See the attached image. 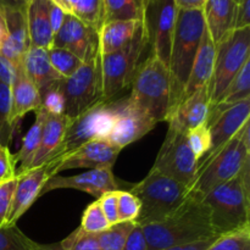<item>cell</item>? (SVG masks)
Listing matches in <instances>:
<instances>
[{
	"label": "cell",
	"mask_w": 250,
	"mask_h": 250,
	"mask_svg": "<svg viewBox=\"0 0 250 250\" xmlns=\"http://www.w3.org/2000/svg\"><path fill=\"white\" fill-rule=\"evenodd\" d=\"M248 98H250V60L244 63L214 104H234Z\"/></svg>",
	"instance_id": "4dcf8cb0"
},
{
	"label": "cell",
	"mask_w": 250,
	"mask_h": 250,
	"mask_svg": "<svg viewBox=\"0 0 250 250\" xmlns=\"http://www.w3.org/2000/svg\"><path fill=\"white\" fill-rule=\"evenodd\" d=\"M63 188L77 189L93 197L100 198L105 193L122 190V183L114 176L112 167L92 168L87 172L67 176V177L59 175L53 176L44 185L41 197L54 189H63Z\"/></svg>",
	"instance_id": "2e32d148"
},
{
	"label": "cell",
	"mask_w": 250,
	"mask_h": 250,
	"mask_svg": "<svg viewBox=\"0 0 250 250\" xmlns=\"http://www.w3.org/2000/svg\"><path fill=\"white\" fill-rule=\"evenodd\" d=\"M141 211V202L128 190H117V212L120 222H134Z\"/></svg>",
	"instance_id": "f35d334b"
},
{
	"label": "cell",
	"mask_w": 250,
	"mask_h": 250,
	"mask_svg": "<svg viewBox=\"0 0 250 250\" xmlns=\"http://www.w3.org/2000/svg\"><path fill=\"white\" fill-rule=\"evenodd\" d=\"M128 192L141 202V211L134 222L144 226L160 221L177 210L189 195V188L150 170L143 181L131 186Z\"/></svg>",
	"instance_id": "8992f818"
},
{
	"label": "cell",
	"mask_w": 250,
	"mask_h": 250,
	"mask_svg": "<svg viewBox=\"0 0 250 250\" xmlns=\"http://www.w3.org/2000/svg\"><path fill=\"white\" fill-rule=\"evenodd\" d=\"M250 122L229 139L219 151L200 161L189 185V192L204 197L217 186L236 177L250 161Z\"/></svg>",
	"instance_id": "277c9868"
},
{
	"label": "cell",
	"mask_w": 250,
	"mask_h": 250,
	"mask_svg": "<svg viewBox=\"0 0 250 250\" xmlns=\"http://www.w3.org/2000/svg\"><path fill=\"white\" fill-rule=\"evenodd\" d=\"M146 48H148V43L143 28V31L125 48L105 55L100 54L103 95L105 100H112L131 85L134 73L142 62V54Z\"/></svg>",
	"instance_id": "30bf717a"
},
{
	"label": "cell",
	"mask_w": 250,
	"mask_h": 250,
	"mask_svg": "<svg viewBox=\"0 0 250 250\" xmlns=\"http://www.w3.org/2000/svg\"><path fill=\"white\" fill-rule=\"evenodd\" d=\"M156 124L158 122L150 119L148 115L134 107L128 102V98H125L107 141L120 149H124L125 146L143 138L154 129Z\"/></svg>",
	"instance_id": "ac0fdd59"
},
{
	"label": "cell",
	"mask_w": 250,
	"mask_h": 250,
	"mask_svg": "<svg viewBox=\"0 0 250 250\" xmlns=\"http://www.w3.org/2000/svg\"><path fill=\"white\" fill-rule=\"evenodd\" d=\"M50 0H27L24 5L29 44L43 49H50L54 34L49 20Z\"/></svg>",
	"instance_id": "7402d4cb"
},
{
	"label": "cell",
	"mask_w": 250,
	"mask_h": 250,
	"mask_svg": "<svg viewBox=\"0 0 250 250\" xmlns=\"http://www.w3.org/2000/svg\"><path fill=\"white\" fill-rule=\"evenodd\" d=\"M70 124L71 119L66 115H50L46 112V119L44 122L43 131H42L41 143H39L38 150L34 155L29 168L37 167V166H41L46 163L49 156L60 146Z\"/></svg>",
	"instance_id": "484cf974"
},
{
	"label": "cell",
	"mask_w": 250,
	"mask_h": 250,
	"mask_svg": "<svg viewBox=\"0 0 250 250\" xmlns=\"http://www.w3.org/2000/svg\"><path fill=\"white\" fill-rule=\"evenodd\" d=\"M51 48L65 49L85 62L100 55L99 31L66 14L60 29L54 34Z\"/></svg>",
	"instance_id": "9a60e30c"
},
{
	"label": "cell",
	"mask_w": 250,
	"mask_h": 250,
	"mask_svg": "<svg viewBox=\"0 0 250 250\" xmlns=\"http://www.w3.org/2000/svg\"><path fill=\"white\" fill-rule=\"evenodd\" d=\"M61 246L65 250H102L97 233L85 232L81 227L61 241Z\"/></svg>",
	"instance_id": "74e56055"
},
{
	"label": "cell",
	"mask_w": 250,
	"mask_h": 250,
	"mask_svg": "<svg viewBox=\"0 0 250 250\" xmlns=\"http://www.w3.org/2000/svg\"><path fill=\"white\" fill-rule=\"evenodd\" d=\"M143 31V21H112L99 29V50L102 55L114 53L128 45Z\"/></svg>",
	"instance_id": "d4e9b609"
},
{
	"label": "cell",
	"mask_w": 250,
	"mask_h": 250,
	"mask_svg": "<svg viewBox=\"0 0 250 250\" xmlns=\"http://www.w3.org/2000/svg\"><path fill=\"white\" fill-rule=\"evenodd\" d=\"M17 66H15L11 61L0 55V82L7 85H11L16 76Z\"/></svg>",
	"instance_id": "7dc6e473"
},
{
	"label": "cell",
	"mask_w": 250,
	"mask_h": 250,
	"mask_svg": "<svg viewBox=\"0 0 250 250\" xmlns=\"http://www.w3.org/2000/svg\"><path fill=\"white\" fill-rule=\"evenodd\" d=\"M234 0H207L203 6L205 28L216 45L229 32L233 31Z\"/></svg>",
	"instance_id": "cb8c5ba5"
},
{
	"label": "cell",
	"mask_w": 250,
	"mask_h": 250,
	"mask_svg": "<svg viewBox=\"0 0 250 250\" xmlns=\"http://www.w3.org/2000/svg\"><path fill=\"white\" fill-rule=\"evenodd\" d=\"M16 177V167L14 155L10 153L9 146L0 144V182Z\"/></svg>",
	"instance_id": "ee69618b"
},
{
	"label": "cell",
	"mask_w": 250,
	"mask_h": 250,
	"mask_svg": "<svg viewBox=\"0 0 250 250\" xmlns=\"http://www.w3.org/2000/svg\"><path fill=\"white\" fill-rule=\"evenodd\" d=\"M48 55L51 66L62 80L71 77L83 62L75 54L65 49L50 48L48 49Z\"/></svg>",
	"instance_id": "d6a6232c"
},
{
	"label": "cell",
	"mask_w": 250,
	"mask_h": 250,
	"mask_svg": "<svg viewBox=\"0 0 250 250\" xmlns=\"http://www.w3.org/2000/svg\"><path fill=\"white\" fill-rule=\"evenodd\" d=\"M211 106L209 87L200 88L188 97L183 98L176 109L171 112L167 124L187 133L190 129L207 122Z\"/></svg>",
	"instance_id": "d6986e66"
},
{
	"label": "cell",
	"mask_w": 250,
	"mask_h": 250,
	"mask_svg": "<svg viewBox=\"0 0 250 250\" xmlns=\"http://www.w3.org/2000/svg\"><path fill=\"white\" fill-rule=\"evenodd\" d=\"M102 211L104 216L106 217L107 222L110 225H115L120 222L119 212H117V190L115 192H109L103 194L102 197L98 198Z\"/></svg>",
	"instance_id": "7bdbcfd3"
},
{
	"label": "cell",
	"mask_w": 250,
	"mask_h": 250,
	"mask_svg": "<svg viewBox=\"0 0 250 250\" xmlns=\"http://www.w3.org/2000/svg\"><path fill=\"white\" fill-rule=\"evenodd\" d=\"M11 112V85L0 82V144L7 146L15 129L10 125Z\"/></svg>",
	"instance_id": "836d02e7"
},
{
	"label": "cell",
	"mask_w": 250,
	"mask_h": 250,
	"mask_svg": "<svg viewBox=\"0 0 250 250\" xmlns=\"http://www.w3.org/2000/svg\"><path fill=\"white\" fill-rule=\"evenodd\" d=\"M250 27V0H239L234 11L233 29Z\"/></svg>",
	"instance_id": "f6af8a7d"
},
{
	"label": "cell",
	"mask_w": 250,
	"mask_h": 250,
	"mask_svg": "<svg viewBox=\"0 0 250 250\" xmlns=\"http://www.w3.org/2000/svg\"><path fill=\"white\" fill-rule=\"evenodd\" d=\"M148 250H163L204 239L217 238L210 224L209 209L200 195L189 192L177 210L160 221L142 226Z\"/></svg>",
	"instance_id": "6da1fadb"
},
{
	"label": "cell",
	"mask_w": 250,
	"mask_h": 250,
	"mask_svg": "<svg viewBox=\"0 0 250 250\" xmlns=\"http://www.w3.org/2000/svg\"><path fill=\"white\" fill-rule=\"evenodd\" d=\"M27 0H0V6L9 9H21L24 7Z\"/></svg>",
	"instance_id": "f5cc1de1"
},
{
	"label": "cell",
	"mask_w": 250,
	"mask_h": 250,
	"mask_svg": "<svg viewBox=\"0 0 250 250\" xmlns=\"http://www.w3.org/2000/svg\"><path fill=\"white\" fill-rule=\"evenodd\" d=\"M16 183L17 176L12 180L0 182V227L6 226L7 217H9L10 210H11Z\"/></svg>",
	"instance_id": "b9f144b4"
},
{
	"label": "cell",
	"mask_w": 250,
	"mask_h": 250,
	"mask_svg": "<svg viewBox=\"0 0 250 250\" xmlns=\"http://www.w3.org/2000/svg\"><path fill=\"white\" fill-rule=\"evenodd\" d=\"M122 103L124 98L103 100L75 119H71V124L66 129L60 146L49 156L46 163H55L73 149L93 139L107 141Z\"/></svg>",
	"instance_id": "52a82bcc"
},
{
	"label": "cell",
	"mask_w": 250,
	"mask_h": 250,
	"mask_svg": "<svg viewBox=\"0 0 250 250\" xmlns=\"http://www.w3.org/2000/svg\"><path fill=\"white\" fill-rule=\"evenodd\" d=\"M250 60V27L233 29L216 44L212 76L208 84L211 105L219 99L244 63Z\"/></svg>",
	"instance_id": "9c48e42d"
},
{
	"label": "cell",
	"mask_w": 250,
	"mask_h": 250,
	"mask_svg": "<svg viewBox=\"0 0 250 250\" xmlns=\"http://www.w3.org/2000/svg\"><path fill=\"white\" fill-rule=\"evenodd\" d=\"M178 10H202L207 0H173Z\"/></svg>",
	"instance_id": "f907efd6"
},
{
	"label": "cell",
	"mask_w": 250,
	"mask_h": 250,
	"mask_svg": "<svg viewBox=\"0 0 250 250\" xmlns=\"http://www.w3.org/2000/svg\"><path fill=\"white\" fill-rule=\"evenodd\" d=\"M234 1H236V2H238V1H239V0H234Z\"/></svg>",
	"instance_id": "11a10c76"
},
{
	"label": "cell",
	"mask_w": 250,
	"mask_h": 250,
	"mask_svg": "<svg viewBox=\"0 0 250 250\" xmlns=\"http://www.w3.org/2000/svg\"><path fill=\"white\" fill-rule=\"evenodd\" d=\"M65 100L63 114L75 119L88 109L103 102V76L100 55L82 62L71 77L59 81Z\"/></svg>",
	"instance_id": "ba28073f"
},
{
	"label": "cell",
	"mask_w": 250,
	"mask_h": 250,
	"mask_svg": "<svg viewBox=\"0 0 250 250\" xmlns=\"http://www.w3.org/2000/svg\"><path fill=\"white\" fill-rule=\"evenodd\" d=\"M215 55H216V45L212 42L209 32L205 28L199 49H198L194 62H193L192 70H190L189 77H188L187 84L185 87L182 99L194 93L195 90L209 84L212 71H214Z\"/></svg>",
	"instance_id": "603a6c76"
},
{
	"label": "cell",
	"mask_w": 250,
	"mask_h": 250,
	"mask_svg": "<svg viewBox=\"0 0 250 250\" xmlns=\"http://www.w3.org/2000/svg\"><path fill=\"white\" fill-rule=\"evenodd\" d=\"M37 246L17 226L0 227V250H33Z\"/></svg>",
	"instance_id": "e575fe53"
},
{
	"label": "cell",
	"mask_w": 250,
	"mask_h": 250,
	"mask_svg": "<svg viewBox=\"0 0 250 250\" xmlns=\"http://www.w3.org/2000/svg\"><path fill=\"white\" fill-rule=\"evenodd\" d=\"M110 226L111 225L107 222L106 217L103 214L102 208L97 199L84 210L80 227L83 231L89 232V233H100L109 229Z\"/></svg>",
	"instance_id": "d590c367"
},
{
	"label": "cell",
	"mask_w": 250,
	"mask_h": 250,
	"mask_svg": "<svg viewBox=\"0 0 250 250\" xmlns=\"http://www.w3.org/2000/svg\"><path fill=\"white\" fill-rule=\"evenodd\" d=\"M22 66L26 75L37 85L39 92L48 85L62 80L51 66L46 49L29 46L22 59Z\"/></svg>",
	"instance_id": "4316f807"
},
{
	"label": "cell",
	"mask_w": 250,
	"mask_h": 250,
	"mask_svg": "<svg viewBox=\"0 0 250 250\" xmlns=\"http://www.w3.org/2000/svg\"><path fill=\"white\" fill-rule=\"evenodd\" d=\"M249 119L250 98L234 104L211 105L205 122L209 129L211 146L209 151L198 161V164L219 151L229 139L233 138L243 128L244 125L249 122Z\"/></svg>",
	"instance_id": "4fadbf2b"
},
{
	"label": "cell",
	"mask_w": 250,
	"mask_h": 250,
	"mask_svg": "<svg viewBox=\"0 0 250 250\" xmlns=\"http://www.w3.org/2000/svg\"><path fill=\"white\" fill-rule=\"evenodd\" d=\"M66 14L60 9L59 6H56L55 4L50 1V7H49V20H50V27L53 34H55L56 32L60 29L61 24H62L63 20H65Z\"/></svg>",
	"instance_id": "c3c4849f"
},
{
	"label": "cell",
	"mask_w": 250,
	"mask_h": 250,
	"mask_svg": "<svg viewBox=\"0 0 250 250\" xmlns=\"http://www.w3.org/2000/svg\"><path fill=\"white\" fill-rule=\"evenodd\" d=\"M128 102L155 122L167 121L171 111V78L168 67L149 55L139 63Z\"/></svg>",
	"instance_id": "5b68a950"
},
{
	"label": "cell",
	"mask_w": 250,
	"mask_h": 250,
	"mask_svg": "<svg viewBox=\"0 0 250 250\" xmlns=\"http://www.w3.org/2000/svg\"><path fill=\"white\" fill-rule=\"evenodd\" d=\"M219 238V237H217ZM217 238H210V239H204V241L194 242V243L189 244H183V246H176V247H170V248H166L163 250H205L215 239Z\"/></svg>",
	"instance_id": "681fc988"
},
{
	"label": "cell",
	"mask_w": 250,
	"mask_h": 250,
	"mask_svg": "<svg viewBox=\"0 0 250 250\" xmlns=\"http://www.w3.org/2000/svg\"><path fill=\"white\" fill-rule=\"evenodd\" d=\"M50 177L49 166L46 164L29 168L17 175L16 188L6 226H16L22 215L26 214L32 204L41 197L42 189Z\"/></svg>",
	"instance_id": "e0dca14e"
},
{
	"label": "cell",
	"mask_w": 250,
	"mask_h": 250,
	"mask_svg": "<svg viewBox=\"0 0 250 250\" xmlns=\"http://www.w3.org/2000/svg\"><path fill=\"white\" fill-rule=\"evenodd\" d=\"M124 250H148V244H146L142 226L137 224L134 225V227L127 237Z\"/></svg>",
	"instance_id": "bcb514c9"
},
{
	"label": "cell",
	"mask_w": 250,
	"mask_h": 250,
	"mask_svg": "<svg viewBox=\"0 0 250 250\" xmlns=\"http://www.w3.org/2000/svg\"><path fill=\"white\" fill-rule=\"evenodd\" d=\"M186 139H187L188 146L198 161L209 151L210 146H211L209 129L205 124L188 131L186 133Z\"/></svg>",
	"instance_id": "ab89813d"
},
{
	"label": "cell",
	"mask_w": 250,
	"mask_h": 250,
	"mask_svg": "<svg viewBox=\"0 0 250 250\" xmlns=\"http://www.w3.org/2000/svg\"><path fill=\"white\" fill-rule=\"evenodd\" d=\"M41 99L42 107L50 115H65L63 109H65V100H63L62 92L59 87L58 82L48 85L41 90Z\"/></svg>",
	"instance_id": "60d3db41"
},
{
	"label": "cell",
	"mask_w": 250,
	"mask_h": 250,
	"mask_svg": "<svg viewBox=\"0 0 250 250\" xmlns=\"http://www.w3.org/2000/svg\"><path fill=\"white\" fill-rule=\"evenodd\" d=\"M177 7L173 0H146L143 28L151 55L168 67Z\"/></svg>",
	"instance_id": "8fae6325"
},
{
	"label": "cell",
	"mask_w": 250,
	"mask_h": 250,
	"mask_svg": "<svg viewBox=\"0 0 250 250\" xmlns=\"http://www.w3.org/2000/svg\"><path fill=\"white\" fill-rule=\"evenodd\" d=\"M65 14L72 15L83 23L97 31L104 23V2L103 0H50Z\"/></svg>",
	"instance_id": "f1b7e54d"
},
{
	"label": "cell",
	"mask_w": 250,
	"mask_h": 250,
	"mask_svg": "<svg viewBox=\"0 0 250 250\" xmlns=\"http://www.w3.org/2000/svg\"><path fill=\"white\" fill-rule=\"evenodd\" d=\"M217 237L250 229V161L234 178L203 197Z\"/></svg>",
	"instance_id": "7a4b0ae2"
},
{
	"label": "cell",
	"mask_w": 250,
	"mask_h": 250,
	"mask_svg": "<svg viewBox=\"0 0 250 250\" xmlns=\"http://www.w3.org/2000/svg\"><path fill=\"white\" fill-rule=\"evenodd\" d=\"M42 107L41 93L37 85L24 72L22 62L17 66L16 76L11 84V112L10 125L15 129L20 120L28 112Z\"/></svg>",
	"instance_id": "44dd1931"
},
{
	"label": "cell",
	"mask_w": 250,
	"mask_h": 250,
	"mask_svg": "<svg viewBox=\"0 0 250 250\" xmlns=\"http://www.w3.org/2000/svg\"><path fill=\"white\" fill-rule=\"evenodd\" d=\"M33 250H65L61 246V242L53 244H39Z\"/></svg>",
	"instance_id": "db71d44e"
},
{
	"label": "cell",
	"mask_w": 250,
	"mask_h": 250,
	"mask_svg": "<svg viewBox=\"0 0 250 250\" xmlns=\"http://www.w3.org/2000/svg\"><path fill=\"white\" fill-rule=\"evenodd\" d=\"M136 222H117L105 231L97 233L102 250H124L129 232Z\"/></svg>",
	"instance_id": "1f68e13d"
},
{
	"label": "cell",
	"mask_w": 250,
	"mask_h": 250,
	"mask_svg": "<svg viewBox=\"0 0 250 250\" xmlns=\"http://www.w3.org/2000/svg\"><path fill=\"white\" fill-rule=\"evenodd\" d=\"M46 119V111L43 107H39L36 111V121L22 139L20 150L14 155V164L16 167V176L24 172L31 167L34 155L38 150L41 143L42 131H43L44 122Z\"/></svg>",
	"instance_id": "83f0119b"
},
{
	"label": "cell",
	"mask_w": 250,
	"mask_h": 250,
	"mask_svg": "<svg viewBox=\"0 0 250 250\" xmlns=\"http://www.w3.org/2000/svg\"><path fill=\"white\" fill-rule=\"evenodd\" d=\"M198 160L186 139V132L168 125L165 141L151 170L189 187L197 172Z\"/></svg>",
	"instance_id": "7c38bea8"
},
{
	"label": "cell",
	"mask_w": 250,
	"mask_h": 250,
	"mask_svg": "<svg viewBox=\"0 0 250 250\" xmlns=\"http://www.w3.org/2000/svg\"><path fill=\"white\" fill-rule=\"evenodd\" d=\"M2 10L6 20L7 36L0 49V55L11 61L15 66H19L22 62L26 51L31 46L24 7L21 9L2 7Z\"/></svg>",
	"instance_id": "ffe728a7"
},
{
	"label": "cell",
	"mask_w": 250,
	"mask_h": 250,
	"mask_svg": "<svg viewBox=\"0 0 250 250\" xmlns=\"http://www.w3.org/2000/svg\"><path fill=\"white\" fill-rule=\"evenodd\" d=\"M103 2L104 23L112 21L143 20L146 0H103Z\"/></svg>",
	"instance_id": "f546056e"
},
{
	"label": "cell",
	"mask_w": 250,
	"mask_h": 250,
	"mask_svg": "<svg viewBox=\"0 0 250 250\" xmlns=\"http://www.w3.org/2000/svg\"><path fill=\"white\" fill-rule=\"evenodd\" d=\"M119 146L106 139H93L63 155L55 163H45L49 166L50 176L59 175L71 168H100L112 167L119 156Z\"/></svg>",
	"instance_id": "5bb4252c"
},
{
	"label": "cell",
	"mask_w": 250,
	"mask_h": 250,
	"mask_svg": "<svg viewBox=\"0 0 250 250\" xmlns=\"http://www.w3.org/2000/svg\"><path fill=\"white\" fill-rule=\"evenodd\" d=\"M204 32L205 22L202 10H177L168 59L171 78L170 115L182 100L185 87Z\"/></svg>",
	"instance_id": "3957f363"
},
{
	"label": "cell",
	"mask_w": 250,
	"mask_h": 250,
	"mask_svg": "<svg viewBox=\"0 0 250 250\" xmlns=\"http://www.w3.org/2000/svg\"><path fill=\"white\" fill-rule=\"evenodd\" d=\"M205 250H250V229L219 237Z\"/></svg>",
	"instance_id": "8d00e7d4"
},
{
	"label": "cell",
	"mask_w": 250,
	"mask_h": 250,
	"mask_svg": "<svg viewBox=\"0 0 250 250\" xmlns=\"http://www.w3.org/2000/svg\"><path fill=\"white\" fill-rule=\"evenodd\" d=\"M7 36V26H6V20H5L4 10L0 6V49H1L2 43L6 39Z\"/></svg>",
	"instance_id": "816d5d0a"
}]
</instances>
